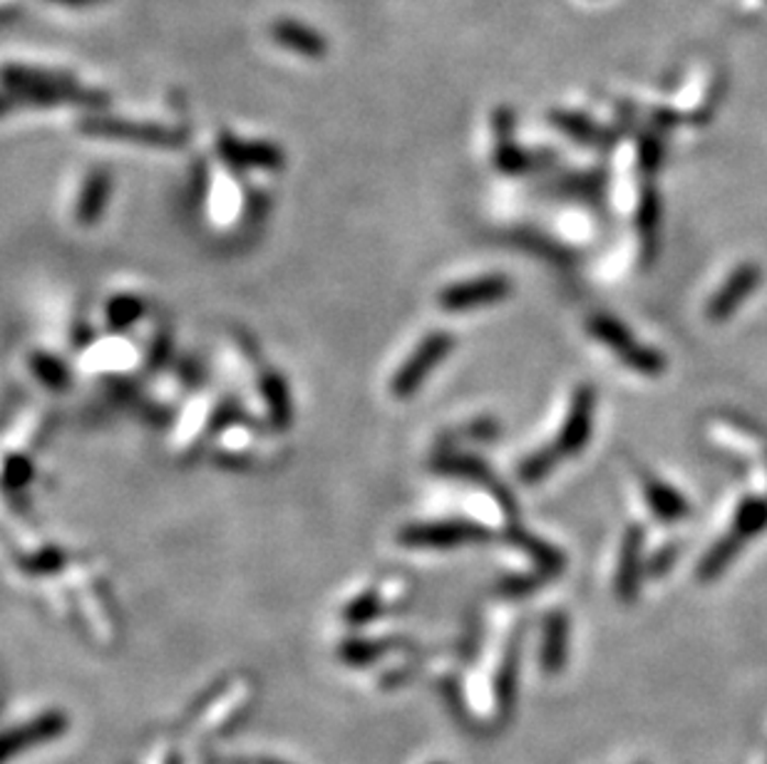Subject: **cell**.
Instances as JSON below:
<instances>
[{
    "instance_id": "5b68a950",
    "label": "cell",
    "mask_w": 767,
    "mask_h": 764,
    "mask_svg": "<svg viewBox=\"0 0 767 764\" xmlns=\"http://www.w3.org/2000/svg\"><path fill=\"white\" fill-rule=\"evenodd\" d=\"M80 130L85 132V135L132 139V142H142V145H147V147L177 149V147L185 145V135H181L179 130L162 127V124H149V122L92 117V120H85Z\"/></svg>"
},
{
    "instance_id": "ac0fdd59",
    "label": "cell",
    "mask_w": 767,
    "mask_h": 764,
    "mask_svg": "<svg viewBox=\"0 0 767 764\" xmlns=\"http://www.w3.org/2000/svg\"><path fill=\"white\" fill-rule=\"evenodd\" d=\"M767 529V499L765 496H745L737 504L735 517H733V533L737 539H755L757 533Z\"/></svg>"
},
{
    "instance_id": "f1b7e54d",
    "label": "cell",
    "mask_w": 767,
    "mask_h": 764,
    "mask_svg": "<svg viewBox=\"0 0 767 764\" xmlns=\"http://www.w3.org/2000/svg\"><path fill=\"white\" fill-rule=\"evenodd\" d=\"M57 566H60V553L53 551V549L33 559V571H47V569H57Z\"/></svg>"
},
{
    "instance_id": "ba28073f",
    "label": "cell",
    "mask_w": 767,
    "mask_h": 764,
    "mask_svg": "<svg viewBox=\"0 0 767 764\" xmlns=\"http://www.w3.org/2000/svg\"><path fill=\"white\" fill-rule=\"evenodd\" d=\"M763 283V269L757 263H743L737 266V269L727 276L725 283L718 289V293L713 295L711 301H708L705 315L713 323H723L731 318V315L741 308L743 301L747 295L757 291V285Z\"/></svg>"
},
{
    "instance_id": "603a6c76",
    "label": "cell",
    "mask_w": 767,
    "mask_h": 764,
    "mask_svg": "<svg viewBox=\"0 0 767 764\" xmlns=\"http://www.w3.org/2000/svg\"><path fill=\"white\" fill-rule=\"evenodd\" d=\"M33 370H35V375L41 378L47 387H53V390H63L67 387V370L60 360H55V358H47V356H35L33 358Z\"/></svg>"
},
{
    "instance_id": "277c9868",
    "label": "cell",
    "mask_w": 767,
    "mask_h": 764,
    "mask_svg": "<svg viewBox=\"0 0 767 764\" xmlns=\"http://www.w3.org/2000/svg\"><path fill=\"white\" fill-rule=\"evenodd\" d=\"M487 539H490V531L473 521L412 524L400 531V543L410 549H457Z\"/></svg>"
},
{
    "instance_id": "8fae6325",
    "label": "cell",
    "mask_w": 767,
    "mask_h": 764,
    "mask_svg": "<svg viewBox=\"0 0 767 764\" xmlns=\"http://www.w3.org/2000/svg\"><path fill=\"white\" fill-rule=\"evenodd\" d=\"M549 122L552 127L559 130L562 135H567L569 139L579 142L581 147H591V149L616 147V135H613V130L603 127V124L587 117V114L581 112L554 110L549 112Z\"/></svg>"
},
{
    "instance_id": "d4e9b609",
    "label": "cell",
    "mask_w": 767,
    "mask_h": 764,
    "mask_svg": "<svg viewBox=\"0 0 767 764\" xmlns=\"http://www.w3.org/2000/svg\"><path fill=\"white\" fill-rule=\"evenodd\" d=\"M664 155H666L664 142H660V137L656 135V132H654V135L641 137L638 165H641V169L646 171V175H656V171L660 169V165H664Z\"/></svg>"
},
{
    "instance_id": "9a60e30c",
    "label": "cell",
    "mask_w": 767,
    "mask_h": 764,
    "mask_svg": "<svg viewBox=\"0 0 767 764\" xmlns=\"http://www.w3.org/2000/svg\"><path fill=\"white\" fill-rule=\"evenodd\" d=\"M112 191V177L108 169H95L92 175L85 181V187L80 191V202L75 209V216L82 226H92L102 216L104 206H108Z\"/></svg>"
},
{
    "instance_id": "cb8c5ba5",
    "label": "cell",
    "mask_w": 767,
    "mask_h": 764,
    "mask_svg": "<svg viewBox=\"0 0 767 764\" xmlns=\"http://www.w3.org/2000/svg\"><path fill=\"white\" fill-rule=\"evenodd\" d=\"M140 315H142V301L130 299V295L114 299L108 308V318L112 328H127L140 318Z\"/></svg>"
},
{
    "instance_id": "4fadbf2b",
    "label": "cell",
    "mask_w": 767,
    "mask_h": 764,
    "mask_svg": "<svg viewBox=\"0 0 767 764\" xmlns=\"http://www.w3.org/2000/svg\"><path fill=\"white\" fill-rule=\"evenodd\" d=\"M542 641V667L546 673H559L567 665L569 655V620L567 614L554 610L546 616Z\"/></svg>"
},
{
    "instance_id": "7402d4cb",
    "label": "cell",
    "mask_w": 767,
    "mask_h": 764,
    "mask_svg": "<svg viewBox=\"0 0 767 764\" xmlns=\"http://www.w3.org/2000/svg\"><path fill=\"white\" fill-rule=\"evenodd\" d=\"M264 390H266L268 407H271L274 425L286 427V425H289V419H291V405H289V393H286L284 380L278 378V375H271V378L266 380Z\"/></svg>"
},
{
    "instance_id": "8992f818",
    "label": "cell",
    "mask_w": 767,
    "mask_h": 764,
    "mask_svg": "<svg viewBox=\"0 0 767 764\" xmlns=\"http://www.w3.org/2000/svg\"><path fill=\"white\" fill-rule=\"evenodd\" d=\"M512 291V281L502 273L479 276L475 281H465L457 285H449L440 293V308L449 313H465L475 308H485V305L500 303Z\"/></svg>"
},
{
    "instance_id": "30bf717a",
    "label": "cell",
    "mask_w": 767,
    "mask_h": 764,
    "mask_svg": "<svg viewBox=\"0 0 767 764\" xmlns=\"http://www.w3.org/2000/svg\"><path fill=\"white\" fill-rule=\"evenodd\" d=\"M644 527H629L621 543V561L616 571V594L621 600H634L641 586V573L646 571L644 563Z\"/></svg>"
},
{
    "instance_id": "2e32d148",
    "label": "cell",
    "mask_w": 767,
    "mask_h": 764,
    "mask_svg": "<svg viewBox=\"0 0 767 764\" xmlns=\"http://www.w3.org/2000/svg\"><path fill=\"white\" fill-rule=\"evenodd\" d=\"M510 537H512V543H516V547H520L524 553H530V557L536 561L542 576H556V573H562L564 566H567V559H564V553L559 549L532 537V533H526L524 529L514 527Z\"/></svg>"
},
{
    "instance_id": "83f0119b",
    "label": "cell",
    "mask_w": 767,
    "mask_h": 764,
    "mask_svg": "<svg viewBox=\"0 0 767 764\" xmlns=\"http://www.w3.org/2000/svg\"><path fill=\"white\" fill-rule=\"evenodd\" d=\"M678 551H680L678 547H674V543H668V547H664V549L654 553V559H651V563H646V571L654 573V576H664V573L676 563Z\"/></svg>"
},
{
    "instance_id": "d6986e66",
    "label": "cell",
    "mask_w": 767,
    "mask_h": 764,
    "mask_svg": "<svg viewBox=\"0 0 767 764\" xmlns=\"http://www.w3.org/2000/svg\"><path fill=\"white\" fill-rule=\"evenodd\" d=\"M638 234L644 238V254L651 259V251L656 254L658 246V228H660V196L654 187H646L641 194L638 212H636Z\"/></svg>"
},
{
    "instance_id": "52a82bcc",
    "label": "cell",
    "mask_w": 767,
    "mask_h": 764,
    "mask_svg": "<svg viewBox=\"0 0 767 764\" xmlns=\"http://www.w3.org/2000/svg\"><path fill=\"white\" fill-rule=\"evenodd\" d=\"M593 409H597V393L589 385H579L577 393L571 395V405L567 419H564L562 432L556 437V447L559 457H574L587 447L593 427Z\"/></svg>"
},
{
    "instance_id": "9c48e42d",
    "label": "cell",
    "mask_w": 767,
    "mask_h": 764,
    "mask_svg": "<svg viewBox=\"0 0 767 764\" xmlns=\"http://www.w3.org/2000/svg\"><path fill=\"white\" fill-rule=\"evenodd\" d=\"M219 151L232 167L238 169H281L284 151L271 142H242L232 135H222Z\"/></svg>"
},
{
    "instance_id": "6da1fadb",
    "label": "cell",
    "mask_w": 767,
    "mask_h": 764,
    "mask_svg": "<svg viewBox=\"0 0 767 764\" xmlns=\"http://www.w3.org/2000/svg\"><path fill=\"white\" fill-rule=\"evenodd\" d=\"M0 82L11 94L13 110L18 108H55V104H82V108H104L108 98L85 90L70 75L5 65L0 68Z\"/></svg>"
},
{
    "instance_id": "484cf974",
    "label": "cell",
    "mask_w": 767,
    "mask_h": 764,
    "mask_svg": "<svg viewBox=\"0 0 767 764\" xmlns=\"http://www.w3.org/2000/svg\"><path fill=\"white\" fill-rule=\"evenodd\" d=\"M542 578H544L542 573H532V576H510V578L502 581L500 591L504 596L520 598V596H526V594H532V591L540 588L544 584Z\"/></svg>"
},
{
    "instance_id": "4dcf8cb0",
    "label": "cell",
    "mask_w": 767,
    "mask_h": 764,
    "mask_svg": "<svg viewBox=\"0 0 767 764\" xmlns=\"http://www.w3.org/2000/svg\"><path fill=\"white\" fill-rule=\"evenodd\" d=\"M57 3H65V5H85L88 0H57Z\"/></svg>"
},
{
    "instance_id": "44dd1931",
    "label": "cell",
    "mask_w": 767,
    "mask_h": 764,
    "mask_svg": "<svg viewBox=\"0 0 767 764\" xmlns=\"http://www.w3.org/2000/svg\"><path fill=\"white\" fill-rule=\"evenodd\" d=\"M494 165H497V169L504 171V175L520 177V175H524V171L532 169V157L526 155V151L516 145V142H512V137H504V139H500V145H497Z\"/></svg>"
},
{
    "instance_id": "7a4b0ae2",
    "label": "cell",
    "mask_w": 767,
    "mask_h": 764,
    "mask_svg": "<svg viewBox=\"0 0 767 764\" xmlns=\"http://www.w3.org/2000/svg\"><path fill=\"white\" fill-rule=\"evenodd\" d=\"M587 328L593 338L616 352L623 366L641 372V375L651 378L660 375L666 370V358L656 348H646L644 342H638L631 336V330L616 318H611V315H593V318H589Z\"/></svg>"
},
{
    "instance_id": "7c38bea8",
    "label": "cell",
    "mask_w": 767,
    "mask_h": 764,
    "mask_svg": "<svg viewBox=\"0 0 767 764\" xmlns=\"http://www.w3.org/2000/svg\"><path fill=\"white\" fill-rule=\"evenodd\" d=\"M271 37L286 50L299 53L303 57H323L329 53V43H325V37L319 31L296 21H276L271 25Z\"/></svg>"
},
{
    "instance_id": "4316f807",
    "label": "cell",
    "mask_w": 767,
    "mask_h": 764,
    "mask_svg": "<svg viewBox=\"0 0 767 764\" xmlns=\"http://www.w3.org/2000/svg\"><path fill=\"white\" fill-rule=\"evenodd\" d=\"M31 474H33V467L27 460H23V457H13L11 462L5 464V472H3V480H5V486H23L27 480H31Z\"/></svg>"
},
{
    "instance_id": "f546056e",
    "label": "cell",
    "mask_w": 767,
    "mask_h": 764,
    "mask_svg": "<svg viewBox=\"0 0 767 764\" xmlns=\"http://www.w3.org/2000/svg\"><path fill=\"white\" fill-rule=\"evenodd\" d=\"M11 110H13L11 94L3 92V94H0V117H3V114H8V112H11Z\"/></svg>"
},
{
    "instance_id": "e0dca14e",
    "label": "cell",
    "mask_w": 767,
    "mask_h": 764,
    "mask_svg": "<svg viewBox=\"0 0 767 764\" xmlns=\"http://www.w3.org/2000/svg\"><path fill=\"white\" fill-rule=\"evenodd\" d=\"M743 543L745 541L737 539L733 531L718 539L713 547L705 551L701 566H698V578H701L703 584H711V581H715L735 561V557L743 549Z\"/></svg>"
},
{
    "instance_id": "5bb4252c",
    "label": "cell",
    "mask_w": 767,
    "mask_h": 764,
    "mask_svg": "<svg viewBox=\"0 0 767 764\" xmlns=\"http://www.w3.org/2000/svg\"><path fill=\"white\" fill-rule=\"evenodd\" d=\"M644 496H646L648 509L666 524H676L690 514V504L686 496L678 490H674V486H668L666 482L656 480V476H648L644 482Z\"/></svg>"
},
{
    "instance_id": "ffe728a7",
    "label": "cell",
    "mask_w": 767,
    "mask_h": 764,
    "mask_svg": "<svg viewBox=\"0 0 767 764\" xmlns=\"http://www.w3.org/2000/svg\"><path fill=\"white\" fill-rule=\"evenodd\" d=\"M559 452H556L554 445H546L542 450H536L532 454H526L524 460L516 467V476L524 484H540L544 476H549V472L554 470L556 464H559Z\"/></svg>"
},
{
    "instance_id": "3957f363",
    "label": "cell",
    "mask_w": 767,
    "mask_h": 764,
    "mask_svg": "<svg viewBox=\"0 0 767 764\" xmlns=\"http://www.w3.org/2000/svg\"><path fill=\"white\" fill-rule=\"evenodd\" d=\"M453 346L455 340L449 333H430V336L420 342L418 350L412 352V356L402 362V368L396 372V378L390 382V393L400 400L415 395L418 390L423 387L430 372L447 358V352L453 350Z\"/></svg>"
}]
</instances>
